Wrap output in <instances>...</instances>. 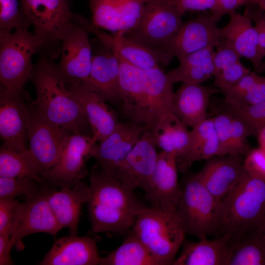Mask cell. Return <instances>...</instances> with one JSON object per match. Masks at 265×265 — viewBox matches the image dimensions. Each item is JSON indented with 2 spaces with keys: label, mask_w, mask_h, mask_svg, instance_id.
Listing matches in <instances>:
<instances>
[{
  "label": "cell",
  "mask_w": 265,
  "mask_h": 265,
  "mask_svg": "<svg viewBox=\"0 0 265 265\" xmlns=\"http://www.w3.org/2000/svg\"><path fill=\"white\" fill-rule=\"evenodd\" d=\"M257 228L265 238V215Z\"/></svg>",
  "instance_id": "obj_51"
},
{
  "label": "cell",
  "mask_w": 265,
  "mask_h": 265,
  "mask_svg": "<svg viewBox=\"0 0 265 265\" xmlns=\"http://www.w3.org/2000/svg\"><path fill=\"white\" fill-rule=\"evenodd\" d=\"M26 91L20 92L0 86V135L2 146L11 151L32 156L26 147L28 120Z\"/></svg>",
  "instance_id": "obj_11"
},
{
  "label": "cell",
  "mask_w": 265,
  "mask_h": 265,
  "mask_svg": "<svg viewBox=\"0 0 265 265\" xmlns=\"http://www.w3.org/2000/svg\"><path fill=\"white\" fill-rule=\"evenodd\" d=\"M253 4L257 5L265 12V0H252Z\"/></svg>",
  "instance_id": "obj_52"
},
{
  "label": "cell",
  "mask_w": 265,
  "mask_h": 265,
  "mask_svg": "<svg viewBox=\"0 0 265 265\" xmlns=\"http://www.w3.org/2000/svg\"><path fill=\"white\" fill-rule=\"evenodd\" d=\"M245 171L251 175L265 179V150L251 149L243 161Z\"/></svg>",
  "instance_id": "obj_45"
},
{
  "label": "cell",
  "mask_w": 265,
  "mask_h": 265,
  "mask_svg": "<svg viewBox=\"0 0 265 265\" xmlns=\"http://www.w3.org/2000/svg\"><path fill=\"white\" fill-rule=\"evenodd\" d=\"M232 115L222 110L212 118L219 145V156L232 155Z\"/></svg>",
  "instance_id": "obj_42"
},
{
  "label": "cell",
  "mask_w": 265,
  "mask_h": 265,
  "mask_svg": "<svg viewBox=\"0 0 265 265\" xmlns=\"http://www.w3.org/2000/svg\"><path fill=\"white\" fill-rule=\"evenodd\" d=\"M89 186L83 181L72 187H63L59 191L51 189L48 200L57 220L64 227L68 228L71 235L78 236V225L81 208L90 196Z\"/></svg>",
  "instance_id": "obj_27"
},
{
  "label": "cell",
  "mask_w": 265,
  "mask_h": 265,
  "mask_svg": "<svg viewBox=\"0 0 265 265\" xmlns=\"http://www.w3.org/2000/svg\"><path fill=\"white\" fill-rule=\"evenodd\" d=\"M100 259L94 239L70 235L56 239L39 264L97 265Z\"/></svg>",
  "instance_id": "obj_23"
},
{
  "label": "cell",
  "mask_w": 265,
  "mask_h": 265,
  "mask_svg": "<svg viewBox=\"0 0 265 265\" xmlns=\"http://www.w3.org/2000/svg\"><path fill=\"white\" fill-rule=\"evenodd\" d=\"M118 57L122 112L127 122L149 129L143 69Z\"/></svg>",
  "instance_id": "obj_20"
},
{
  "label": "cell",
  "mask_w": 265,
  "mask_h": 265,
  "mask_svg": "<svg viewBox=\"0 0 265 265\" xmlns=\"http://www.w3.org/2000/svg\"><path fill=\"white\" fill-rule=\"evenodd\" d=\"M256 136L258 138L259 147L265 150V126L258 132Z\"/></svg>",
  "instance_id": "obj_50"
},
{
  "label": "cell",
  "mask_w": 265,
  "mask_h": 265,
  "mask_svg": "<svg viewBox=\"0 0 265 265\" xmlns=\"http://www.w3.org/2000/svg\"><path fill=\"white\" fill-rule=\"evenodd\" d=\"M222 110L237 116L244 120L254 130L258 132L265 126V101L258 104L239 107H230L225 105Z\"/></svg>",
  "instance_id": "obj_43"
},
{
  "label": "cell",
  "mask_w": 265,
  "mask_h": 265,
  "mask_svg": "<svg viewBox=\"0 0 265 265\" xmlns=\"http://www.w3.org/2000/svg\"><path fill=\"white\" fill-rule=\"evenodd\" d=\"M251 4H254L252 0H214L210 15L217 23L223 16L236 12L242 6Z\"/></svg>",
  "instance_id": "obj_46"
},
{
  "label": "cell",
  "mask_w": 265,
  "mask_h": 265,
  "mask_svg": "<svg viewBox=\"0 0 265 265\" xmlns=\"http://www.w3.org/2000/svg\"><path fill=\"white\" fill-rule=\"evenodd\" d=\"M230 234L198 241L184 240L180 255L173 265H226Z\"/></svg>",
  "instance_id": "obj_28"
},
{
  "label": "cell",
  "mask_w": 265,
  "mask_h": 265,
  "mask_svg": "<svg viewBox=\"0 0 265 265\" xmlns=\"http://www.w3.org/2000/svg\"><path fill=\"white\" fill-rule=\"evenodd\" d=\"M221 39L217 22L210 15L199 16L183 22L175 35L159 50L170 58L179 59L207 48H215Z\"/></svg>",
  "instance_id": "obj_14"
},
{
  "label": "cell",
  "mask_w": 265,
  "mask_h": 265,
  "mask_svg": "<svg viewBox=\"0 0 265 265\" xmlns=\"http://www.w3.org/2000/svg\"><path fill=\"white\" fill-rule=\"evenodd\" d=\"M181 186L177 213L186 234L201 239L218 233L221 203L204 186L197 172L186 175Z\"/></svg>",
  "instance_id": "obj_5"
},
{
  "label": "cell",
  "mask_w": 265,
  "mask_h": 265,
  "mask_svg": "<svg viewBox=\"0 0 265 265\" xmlns=\"http://www.w3.org/2000/svg\"><path fill=\"white\" fill-rule=\"evenodd\" d=\"M92 65L86 86L112 104H121L120 61L117 54L97 38L91 42Z\"/></svg>",
  "instance_id": "obj_16"
},
{
  "label": "cell",
  "mask_w": 265,
  "mask_h": 265,
  "mask_svg": "<svg viewBox=\"0 0 265 265\" xmlns=\"http://www.w3.org/2000/svg\"><path fill=\"white\" fill-rule=\"evenodd\" d=\"M97 140L93 136L72 133L67 138L60 157L50 169L41 173L45 184L53 187H72L88 175L85 161L91 157Z\"/></svg>",
  "instance_id": "obj_9"
},
{
  "label": "cell",
  "mask_w": 265,
  "mask_h": 265,
  "mask_svg": "<svg viewBox=\"0 0 265 265\" xmlns=\"http://www.w3.org/2000/svg\"><path fill=\"white\" fill-rule=\"evenodd\" d=\"M229 23L220 29L222 38L241 57L249 60L258 73L265 72V55L261 48L258 31L246 14L234 12Z\"/></svg>",
  "instance_id": "obj_19"
},
{
  "label": "cell",
  "mask_w": 265,
  "mask_h": 265,
  "mask_svg": "<svg viewBox=\"0 0 265 265\" xmlns=\"http://www.w3.org/2000/svg\"><path fill=\"white\" fill-rule=\"evenodd\" d=\"M183 15L169 0H148L138 26L124 35L159 49L177 32Z\"/></svg>",
  "instance_id": "obj_8"
},
{
  "label": "cell",
  "mask_w": 265,
  "mask_h": 265,
  "mask_svg": "<svg viewBox=\"0 0 265 265\" xmlns=\"http://www.w3.org/2000/svg\"><path fill=\"white\" fill-rule=\"evenodd\" d=\"M265 215V179L243 168L239 181L220 204L218 233L233 235L258 227Z\"/></svg>",
  "instance_id": "obj_3"
},
{
  "label": "cell",
  "mask_w": 265,
  "mask_h": 265,
  "mask_svg": "<svg viewBox=\"0 0 265 265\" xmlns=\"http://www.w3.org/2000/svg\"><path fill=\"white\" fill-rule=\"evenodd\" d=\"M226 265H265V238L257 228L231 235Z\"/></svg>",
  "instance_id": "obj_30"
},
{
  "label": "cell",
  "mask_w": 265,
  "mask_h": 265,
  "mask_svg": "<svg viewBox=\"0 0 265 265\" xmlns=\"http://www.w3.org/2000/svg\"><path fill=\"white\" fill-rule=\"evenodd\" d=\"M32 102L28 104L27 138L41 173L57 163L67 138L74 133L50 122Z\"/></svg>",
  "instance_id": "obj_10"
},
{
  "label": "cell",
  "mask_w": 265,
  "mask_h": 265,
  "mask_svg": "<svg viewBox=\"0 0 265 265\" xmlns=\"http://www.w3.org/2000/svg\"><path fill=\"white\" fill-rule=\"evenodd\" d=\"M177 157L161 151L147 186L144 190L152 207L177 211L182 188L178 178Z\"/></svg>",
  "instance_id": "obj_17"
},
{
  "label": "cell",
  "mask_w": 265,
  "mask_h": 265,
  "mask_svg": "<svg viewBox=\"0 0 265 265\" xmlns=\"http://www.w3.org/2000/svg\"><path fill=\"white\" fill-rule=\"evenodd\" d=\"M10 237L0 235V265H13L10 257Z\"/></svg>",
  "instance_id": "obj_48"
},
{
  "label": "cell",
  "mask_w": 265,
  "mask_h": 265,
  "mask_svg": "<svg viewBox=\"0 0 265 265\" xmlns=\"http://www.w3.org/2000/svg\"><path fill=\"white\" fill-rule=\"evenodd\" d=\"M83 108L93 137L101 142L107 137L119 123L115 112L99 94L81 83L67 85Z\"/></svg>",
  "instance_id": "obj_25"
},
{
  "label": "cell",
  "mask_w": 265,
  "mask_h": 265,
  "mask_svg": "<svg viewBox=\"0 0 265 265\" xmlns=\"http://www.w3.org/2000/svg\"><path fill=\"white\" fill-rule=\"evenodd\" d=\"M147 129L127 121L119 122L107 137L94 145L91 157L104 173L114 178L119 166Z\"/></svg>",
  "instance_id": "obj_18"
},
{
  "label": "cell",
  "mask_w": 265,
  "mask_h": 265,
  "mask_svg": "<svg viewBox=\"0 0 265 265\" xmlns=\"http://www.w3.org/2000/svg\"><path fill=\"white\" fill-rule=\"evenodd\" d=\"M0 177L29 178L44 184L33 156L12 151L2 146L0 148Z\"/></svg>",
  "instance_id": "obj_36"
},
{
  "label": "cell",
  "mask_w": 265,
  "mask_h": 265,
  "mask_svg": "<svg viewBox=\"0 0 265 265\" xmlns=\"http://www.w3.org/2000/svg\"><path fill=\"white\" fill-rule=\"evenodd\" d=\"M187 127L173 114L159 120L151 130L157 147L178 159L189 147L191 131Z\"/></svg>",
  "instance_id": "obj_32"
},
{
  "label": "cell",
  "mask_w": 265,
  "mask_h": 265,
  "mask_svg": "<svg viewBox=\"0 0 265 265\" xmlns=\"http://www.w3.org/2000/svg\"><path fill=\"white\" fill-rule=\"evenodd\" d=\"M26 207L25 201L0 199V235L10 237L20 223Z\"/></svg>",
  "instance_id": "obj_40"
},
{
  "label": "cell",
  "mask_w": 265,
  "mask_h": 265,
  "mask_svg": "<svg viewBox=\"0 0 265 265\" xmlns=\"http://www.w3.org/2000/svg\"><path fill=\"white\" fill-rule=\"evenodd\" d=\"M43 184L29 178L0 177V199H14L21 195L30 198L41 190Z\"/></svg>",
  "instance_id": "obj_39"
},
{
  "label": "cell",
  "mask_w": 265,
  "mask_h": 265,
  "mask_svg": "<svg viewBox=\"0 0 265 265\" xmlns=\"http://www.w3.org/2000/svg\"><path fill=\"white\" fill-rule=\"evenodd\" d=\"M215 48L213 86L219 90L228 88L250 71L241 63V57L223 38Z\"/></svg>",
  "instance_id": "obj_33"
},
{
  "label": "cell",
  "mask_w": 265,
  "mask_h": 265,
  "mask_svg": "<svg viewBox=\"0 0 265 265\" xmlns=\"http://www.w3.org/2000/svg\"><path fill=\"white\" fill-rule=\"evenodd\" d=\"M246 6L244 14L254 22L255 26L261 27L265 33V12L259 7H254L253 4Z\"/></svg>",
  "instance_id": "obj_49"
},
{
  "label": "cell",
  "mask_w": 265,
  "mask_h": 265,
  "mask_svg": "<svg viewBox=\"0 0 265 265\" xmlns=\"http://www.w3.org/2000/svg\"><path fill=\"white\" fill-rule=\"evenodd\" d=\"M90 196L87 203L94 233H120L132 228L144 206L133 190L104 173L96 163L89 176Z\"/></svg>",
  "instance_id": "obj_2"
},
{
  "label": "cell",
  "mask_w": 265,
  "mask_h": 265,
  "mask_svg": "<svg viewBox=\"0 0 265 265\" xmlns=\"http://www.w3.org/2000/svg\"><path fill=\"white\" fill-rule=\"evenodd\" d=\"M20 0H0V32L28 30L31 24Z\"/></svg>",
  "instance_id": "obj_38"
},
{
  "label": "cell",
  "mask_w": 265,
  "mask_h": 265,
  "mask_svg": "<svg viewBox=\"0 0 265 265\" xmlns=\"http://www.w3.org/2000/svg\"><path fill=\"white\" fill-rule=\"evenodd\" d=\"M100 265H163L131 232L122 244L106 257Z\"/></svg>",
  "instance_id": "obj_35"
},
{
  "label": "cell",
  "mask_w": 265,
  "mask_h": 265,
  "mask_svg": "<svg viewBox=\"0 0 265 265\" xmlns=\"http://www.w3.org/2000/svg\"><path fill=\"white\" fill-rule=\"evenodd\" d=\"M148 0H120V31L125 35L139 23Z\"/></svg>",
  "instance_id": "obj_41"
},
{
  "label": "cell",
  "mask_w": 265,
  "mask_h": 265,
  "mask_svg": "<svg viewBox=\"0 0 265 265\" xmlns=\"http://www.w3.org/2000/svg\"><path fill=\"white\" fill-rule=\"evenodd\" d=\"M93 25L113 33L120 31V0H88Z\"/></svg>",
  "instance_id": "obj_37"
},
{
  "label": "cell",
  "mask_w": 265,
  "mask_h": 265,
  "mask_svg": "<svg viewBox=\"0 0 265 265\" xmlns=\"http://www.w3.org/2000/svg\"><path fill=\"white\" fill-rule=\"evenodd\" d=\"M243 161L238 155L216 156L207 160L197 172L203 184L220 203L240 178Z\"/></svg>",
  "instance_id": "obj_22"
},
{
  "label": "cell",
  "mask_w": 265,
  "mask_h": 265,
  "mask_svg": "<svg viewBox=\"0 0 265 265\" xmlns=\"http://www.w3.org/2000/svg\"><path fill=\"white\" fill-rule=\"evenodd\" d=\"M214 48L209 47L179 59V65L167 75L174 83H202L213 77Z\"/></svg>",
  "instance_id": "obj_31"
},
{
  "label": "cell",
  "mask_w": 265,
  "mask_h": 265,
  "mask_svg": "<svg viewBox=\"0 0 265 265\" xmlns=\"http://www.w3.org/2000/svg\"><path fill=\"white\" fill-rule=\"evenodd\" d=\"M51 189L43 184L41 190L34 196L26 199V207L22 219L10 236L12 247L24 237L36 233H45L55 237L63 228L49 205L48 196Z\"/></svg>",
  "instance_id": "obj_21"
},
{
  "label": "cell",
  "mask_w": 265,
  "mask_h": 265,
  "mask_svg": "<svg viewBox=\"0 0 265 265\" xmlns=\"http://www.w3.org/2000/svg\"><path fill=\"white\" fill-rule=\"evenodd\" d=\"M183 14L189 11L210 10L214 4V0H169Z\"/></svg>",
  "instance_id": "obj_47"
},
{
  "label": "cell",
  "mask_w": 265,
  "mask_h": 265,
  "mask_svg": "<svg viewBox=\"0 0 265 265\" xmlns=\"http://www.w3.org/2000/svg\"><path fill=\"white\" fill-rule=\"evenodd\" d=\"M231 114L233 116L232 155L246 156L251 149L247 143V138L250 136H256V133L244 120L237 116Z\"/></svg>",
  "instance_id": "obj_44"
},
{
  "label": "cell",
  "mask_w": 265,
  "mask_h": 265,
  "mask_svg": "<svg viewBox=\"0 0 265 265\" xmlns=\"http://www.w3.org/2000/svg\"><path fill=\"white\" fill-rule=\"evenodd\" d=\"M250 71L232 86L220 90L226 106L233 108L265 101V77Z\"/></svg>",
  "instance_id": "obj_34"
},
{
  "label": "cell",
  "mask_w": 265,
  "mask_h": 265,
  "mask_svg": "<svg viewBox=\"0 0 265 265\" xmlns=\"http://www.w3.org/2000/svg\"><path fill=\"white\" fill-rule=\"evenodd\" d=\"M88 33L75 21L62 40L61 57L55 66L66 85L81 83L86 86L88 84L92 59Z\"/></svg>",
  "instance_id": "obj_12"
},
{
  "label": "cell",
  "mask_w": 265,
  "mask_h": 265,
  "mask_svg": "<svg viewBox=\"0 0 265 265\" xmlns=\"http://www.w3.org/2000/svg\"><path fill=\"white\" fill-rule=\"evenodd\" d=\"M220 90L201 83H182L174 93L173 114L186 126L193 127L207 119L210 98Z\"/></svg>",
  "instance_id": "obj_26"
},
{
  "label": "cell",
  "mask_w": 265,
  "mask_h": 265,
  "mask_svg": "<svg viewBox=\"0 0 265 265\" xmlns=\"http://www.w3.org/2000/svg\"><path fill=\"white\" fill-rule=\"evenodd\" d=\"M156 147L151 130H146L119 166L114 178L129 189L144 190L157 163Z\"/></svg>",
  "instance_id": "obj_15"
},
{
  "label": "cell",
  "mask_w": 265,
  "mask_h": 265,
  "mask_svg": "<svg viewBox=\"0 0 265 265\" xmlns=\"http://www.w3.org/2000/svg\"><path fill=\"white\" fill-rule=\"evenodd\" d=\"M143 73L149 128L152 130L159 120L173 114V83L159 65L143 69Z\"/></svg>",
  "instance_id": "obj_24"
},
{
  "label": "cell",
  "mask_w": 265,
  "mask_h": 265,
  "mask_svg": "<svg viewBox=\"0 0 265 265\" xmlns=\"http://www.w3.org/2000/svg\"><path fill=\"white\" fill-rule=\"evenodd\" d=\"M29 80L36 97L32 103L50 122L74 133L90 136L85 112L58 72L53 58L41 51Z\"/></svg>",
  "instance_id": "obj_1"
},
{
  "label": "cell",
  "mask_w": 265,
  "mask_h": 265,
  "mask_svg": "<svg viewBox=\"0 0 265 265\" xmlns=\"http://www.w3.org/2000/svg\"><path fill=\"white\" fill-rule=\"evenodd\" d=\"M76 21L119 57L137 68L149 69L159 66L160 63L167 65L172 59L159 49L148 47L118 33H108L82 15H78Z\"/></svg>",
  "instance_id": "obj_13"
},
{
  "label": "cell",
  "mask_w": 265,
  "mask_h": 265,
  "mask_svg": "<svg viewBox=\"0 0 265 265\" xmlns=\"http://www.w3.org/2000/svg\"><path fill=\"white\" fill-rule=\"evenodd\" d=\"M132 232L163 265H173L186 235L177 211L152 206L140 211Z\"/></svg>",
  "instance_id": "obj_4"
},
{
  "label": "cell",
  "mask_w": 265,
  "mask_h": 265,
  "mask_svg": "<svg viewBox=\"0 0 265 265\" xmlns=\"http://www.w3.org/2000/svg\"><path fill=\"white\" fill-rule=\"evenodd\" d=\"M43 43L28 30L0 32V85L24 92L33 67L32 57L40 53Z\"/></svg>",
  "instance_id": "obj_6"
},
{
  "label": "cell",
  "mask_w": 265,
  "mask_h": 265,
  "mask_svg": "<svg viewBox=\"0 0 265 265\" xmlns=\"http://www.w3.org/2000/svg\"><path fill=\"white\" fill-rule=\"evenodd\" d=\"M33 26L34 34L43 43L42 51L53 58L60 53L64 36L75 23L68 0H20Z\"/></svg>",
  "instance_id": "obj_7"
},
{
  "label": "cell",
  "mask_w": 265,
  "mask_h": 265,
  "mask_svg": "<svg viewBox=\"0 0 265 265\" xmlns=\"http://www.w3.org/2000/svg\"><path fill=\"white\" fill-rule=\"evenodd\" d=\"M219 145L212 118H207L192 127L186 153L177 159L178 170L185 173L197 161L219 156Z\"/></svg>",
  "instance_id": "obj_29"
}]
</instances>
